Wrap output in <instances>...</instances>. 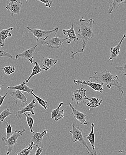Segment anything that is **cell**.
Masks as SVG:
<instances>
[{
	"mask_svg": "<svg viewBox=\"0 0 126 155\" xmlns=\"http://www.w3.org/2000/svg\"><path fill=\"white\" fill-rule=\"evenodd\" d=\"M80 28L78 30V33L79 38L82 41V48L77 52L71 51V55L70 57L74 60L75 59V55L79 53H84L87 44L95 36L94 30L93 28V26L95 22L92 18H90L88 21L83 18H80Z\"/></svg>",
	"mask_w": 126,
	"mask_h": 155,
	"instance_id": "1",
	"label": "cell"
},
{
	"mask_svg": "<svg viewBox=\"0 0 126 155\" xmlns=\"http://www.w3.org/2000/svg\"><path fill=\"white\" fill-rule=\"evenodd\" d=\"M89 78L94 79L98 83L105 85L108 89L111 88L112 86L116 87L118 89L121 97H123L124 94L123 87L118 82V77L117 75H114L109 71L104 70V71L100 72H96L94 75L89 77Z\"/></svg>",
	"mask_w": 126,
	"mask_h": 155,
	"instance_id": "2",
	"label": "cell"
},
{
	"mask_svg": "<svg viewBox=\"0 0 126 155\" xmlns=\"http://www.w3.org/2000/svg\"><path fill=\"white\" fill-rule=\"evenodd\" d=\"M72 130H70V133L72 135V141L73 142L75 143L79 141L84 147L85 148L87 152L89 155H98L97 152H93L90 149L89 146L85 140V138L84 137L83 134V130L79 126L75 127L74 124L73 123L71 125Z\"/></svg>",
	"mask_w": 126,
	"mask_h": 155,
	"instance_id": "3",
	"label": "cell"
},
{
	"mask_svg": "<svg viewBox=\"0 0 126 155\" xmlns=\"http://www.w3.org/2000/svg\"><path fill=\"white\" fill-rule=\"evenodd\" d=\"M25 130H26L25 129L23 130L18 131L17 130H15L12 136L8 139H6L5 137L2 138V140L3 144L5 146L8 147L6 155H10L11 152L13 151V149L17 142L18 139L19 137L22 136L23 133L25 132Z\"/></svg>",
	"mask_w": 126,
	"mask_h": 155,
	"instance_id": "4",
	"label": "cell"
},
{
	"mask_svg": "<svg viewBox=\"0 0 126 155\" xmlns=\"http://www.w3.org/2000/svg\"><path fill=\"white\" fill-rule=\"evenodd\" d=\"M68 40V38L63 39L61 37H57L56 36L53 37L49 35L45 39L41 41L40 43L43 45H48L49 47L54 49H58L61 47L62 43L65 41Z\"/></svg>",
	"mask_w": 126,
	"mask_h": 155,
	"instance_id": "5",
	"label": "cell"
},
{
	"mask_svg": "<svg viewBox=\"0 0 126 155\" xmlns=\"http://www.w3.org/2000/svg\"><path fill=\"white\" fill-rule=\"evenodd\" d=\"M27 29L33 34V37L37 38L36 42H38L40 39H42V40H43L50 34L54 32L58 33V27H56L54 29L51 30H41L37 28H31L29 27H27Z\"/></svg>",
	"mask_w": 126,
	"mask_h": 155,
	"instance_id": "6",
	"label": "cell"
},
{
	"mask_svg": "<svg viewBox=\"0 0 126 155\" xmlns=\"http://www.w3.org/2000/svg\"><path fill=\"white\" fill-rule=\"evenodd\" d=\"M73 83L76 85H86L91 87L92 90L95 91H99L101 93H102L103 91V85L102 84L100 83L93 82L92 79L90 81H85V80H80V79H74Z\"/></svg>",
	"mask_w": 126,
	"mask_h": 155,
	"instance_id": "7",
	"label": "cell"
},
{
	"mask_svg": "<svg viewBox=\"0 0 126 155\" xmlns=\"http://www.w3.org/2000/svg\"><path fill=\"white\" fill-rule=\"evenodd\" d=\"M86 89L82 87L74 91L73 94L72 95V101L76 103L77 104L80 103L86 104L85 100H86L87 97L86 96Z\"/></svg>",
	"mask_w": 126,
	"mask_h": 155,
	"instance_id": "8",
	"label": "cell"
},
{
	"mask_svg": "<svg viewBox=\"0 0 126 155\" xmlns=\"http://www.w3.org/2000/svg\"><path fill=\"white\" fill-rule=\"evenodd\" d=\"M22 5V2L20 1L10 0L9 4L5 7V9L10 11L11 15L13 16L15 14L19 15Z\"/></svg>",
	"mask_w": 126,
	"mask_h": 155,
	"instance_id": "9",
	"label": "cell"
},
{
	"mask_svg": "<svg viewBox=\"0 0 126 155\" xmlns=\"http://www.w3.org/2000/svg\"><path fill=\"white\" fill-rule=\"evenodd\" d=\"M37 46H38V45H36L32 47L29 49L23 51V53L17 54L16 55L15 58L16 59H17L19 58H23L28 60L32 64V65H33V56L35 54V48Z\"/></svg>",
	"mask_w": 126,
	"mask_h": 155,
	"instance_id": "10",
	"label": "cell"
},
{
	"mask_svg": "<svg viewBox=\"0 0 126 155\" xmlns=\"http://www.w3.org/2000/svg\"><path fill=\"white\" fill-rule=\"evenodd\" d=\"M36 107L35 105V101L34 100H32V101L29 104H27L26 107H23L21 110L18 111L16 113V116L18 119L21 118L22 114L26 112H30L32 115H34L35 114V112L34 111V108Z\"/></svg>",
	"mask_w": 126,
	"mask_h": 155,
	"instance_id": "11",
	"label": "cell"
},
{
	"mask_svg": "<svg viewBox=\"0 0 126 155\" xmlns=\"http://www.w3.org/2000/svg\"><path fill=\"white\" fill-rule=\"evenodd\" d=\"M69 106H70V108H71L72 111V114L74 116L75 118L80 122L81 125H82V124L87 125L88 122L86 120L85 118L86 115L85 114L82 113V112H80V111H78V110L75 109L74 107V106H73L72 104L71 103H69Z\"/></svg>",
	"mask_w": 126,
	"mask_h": 155,
	"instance_id": "12",
	"label": "cell"
},
{
	"mask_svg": "<svg viewBox=\"0 0 126 155\" xmlns=\"http://www.w3.org/2000/svg\"><path fill=\"white\" fill-rule=\"evenodd\" d=\"M63 35L68 36V40H67V44H69L73 41H77L79 40V38L76 35L75 31L74 29L73 24H72L71 27L69 29L62 30Z\"/></svg>",
	"mask_w": 126,
	"mask_h": 155,
	"instance_id": "13",
	"label": "cell"
},
{
	"mask_svg": "<svg viewBox=\"0 0 126 155\" xmlns=\"http://www.w3.org/2000/svg\"><path fill=\"white\" fill-rule=\"evenodd\" d=\"M126 38V34H124V36L122 37L121 41L119 42V43L117 45L114 47L111 48V54L110 57L109 58V60H111L114 61L115 59L117 58V57L119 56L120 54V48H121V45H122V42L124 39Z\"/></svg>",
	"mask_w": 126,
	"mask_h": 155,
	"instance_id": "14",
	"label": "cell"
},
{
	"mask_svg": "<svg viewBox=\"0 0 126 155\" xmlns=\"http://www.w3.org/2000/svg\"><path fill=\"white\" fill-rule=\"evenodd\" d=\"M11 96L16 104L21 102L28 104L27 103V98L21 91L16 90L13 91L11 94Z\"/></svg>",
	"mask_w": 126,
	"mask_h": 155,
	"instance_id": "15",
	"label": "cell"
},
{
	"mask_svg": "<svg viewBox=\"0 0 126 155\" xmlns=\"http://www.w3.org/2000/svg\"><path fill=\"white\" fill-rule=\"evenodd\" d=\"M108 2L109 4V8L108 14L110 15L113 11L117 10L120 5L126 4V0H108Z\"/></svg>",
	"mask_w": 126,
	"mask_h": 155,
	"instance_id": "16",
	"label": "cell"
},
{
	"mask_svg": "<svg viewBox=\"0 0 126 155\" xmlns=\"http://www.w3.org/2000/svg\"><path fill=\"white\" fill-rule=\"evenodd\" d=\"M63 104H64L63 102H61L56 109L52 111L51 112L52 116H51L50 121H52L54 118L56 121H58L64 117V110H60V108L62 106Z\"/></svg>",
	"mask_w": 126,
	"mask_h": 155,
	"instance_id": "17",
	"label": "cell"
},
{
	"mask_svg": "<svg viewBox=\"0 0 126 155\" xmlns=\"http://www.w3.org/2000/svg\"><path fill=\"white\" fill-rule=\"evenodd\" d=\"M14 29V28L11 27L5 29H2L0 31V47H3L5 45V40L12 36V33L10 31Z\"/></svg>",
	"mask_w": 126,
	"mask_h": 155,
	"instance_id": "18",
	"label": "cell"
},
{
	"mask_svg": "<svg viewBox=\"0 0 126 155\" xmlns=\"http://www.w3.org/2000/svg\"><path fill=\"white\" fill-rule=\"evenodd\" d=\"M58 59L51 58L47 57H44L42 61V70L47 71L51 67L55 66L57 63Z\"/></svg>",
	"mask_w": 126,
	"mask_h": 155,
	"instance_id": "19",
	"label": "cell"
},
{
	"mask_svg": "<svg viewBox=\"0 0 126 155\" xmlns=\"http://www.w3.org/2000/svg\"><path fill=\"white\" fill-rule=\"evenodd\" d=\"M48 131V130L45 129L41 133L35 132L34 133V135L31 137V141L33 143L34 146H39L41 143L44 136L46 134Z\"/></svg>",
	"mask_w": 126,
	"mask_h": 155,
	"instance_id": "20",
	"label": "cell"
},
{
	"mask_svg": "<svg viewBox=\"0 0 126 155\" xmlns=\"http://www.w3.org/2000/svg\"><path fill=\"white\" fill-rule=\"evenodd\" d=\"M26 81H24L20 84L18 85L15 86L13 87H7V89H13L16 90H19L21 91H25L27 93H28L29 94H31V93L33 92L34 90L33 89L30 88L28 86L26 85Z\"/></svg>",
	"mask_w": 126,
	"mask_h": 155,
	"instance_id": "21",
	"label": "cell"
},
{
	"mask_svg": "<svg viewBox=\"0 0 126 155\" xmlns=\"http://www.w3.org/2000/svg\"><path fill=\"white\" fill-rule=\"evenodd\" d=\"M86 100L89 101L86 104L87 106L91 108H96L99 107L103 101L102 100L96 97L88 98L87 97Z\"/></svg>",
	"mask_w": 126,
	"mask_h": 155,
	"instance_id": "22",
	"label": "cell"
},
{
	"mask_svg": "<svg viewBox=\"0 0 126 155\" xmlns=\"http://www.w3.org/2000/svg\"><path fill=\"white\" fill-rule=\"evenodd\" d=\"M94 123H92V129H91V131L90 133L88 134V135L85 136V138L86 140H88L90 142V144H91V147L92 148V150H94L95 149V133H94Z\"/></svg>",
	"mask_w": 126,
	"mask_h": 155,
	"instance_id": "23",
	"label": "cell"
},
{
	"mask_svg": "<svg viewBox=\"0 0 126 155\" xmlns=\"http://www.w3.org/2000/svg\"><path fill=\"white\" fill-rule=\"evenodd\" d=\"M33 66V69H32V72L30 75L29 77L28 78V79H25L26 83H28L31 78L34 75H37L41 73L42 71V69L41 68L40 65L38 64V62L35 61L34 62Z\"/></svg>",
	"mask_w": 126,
	"mask_h": 155,
	"instance_id": "24",
	"label": "cell"
},
{
	"mask_svg": "<svg viewBox=\"0 0 126 155\" xmlns=\"http://www.w3.org/2000/svg\"><path fill=\"white\" fill-rule=\"evenodd\" d=\"M34 145V143L31 141L29 145H26L25 148L19 152L16 153L15 155H30L31 151L33 150L32 146Z\"/></svg>",
	"mask_w": 126,
	"mask_h": 155,
	"instance_id": "25",
	"label": "cell"
},
{
	"mask_svg": "<svg viewBox=\"0 0 126 155\" xmlns=\"http://www.w3.org/2000/svg\"><path fill=\"white\" fill-rule=\"evenodd\" d=\"M23 114L26 116L27 124H28V126L29 127L30 132L31 133H34V131H33V129H32V127H33V126L34 125V119L31 117V114H27L25 113Z\"/></svg>",
	"mask_w": 126,
	"mask_h": 155,
	"instance_id": "26",
	"label": "cell"
},
{
	"mask_svg": "<svg viewBox=\"0 0 126 155\" xmlns=\"http://www.w3.org/2000/svg\"><path fill=\"white\" fill-rule=\"evenodd\" d=\"M31 95L35 98V99L37 100V102H38V104H39L40 105H41L42 107H43L44 108L45 110H47V109H48V106H47V104L48 103V102L46 101H44L43 99H42L41 98H40V97H38V96H36L35 94L33 92L31 93Z\"/></svg>",
	"mask_w": 126,
	"mask_h": 155,
	"instance_id": "27",
	"label": "cell"
},
{
	"mask_svg": "<svg viewBox=\"0 0 126 155\" xmlns=\"http://www.w3.org/2000/svg\"><path fill=\"white\" fill-rule=\"evenodd\" d=\"M12 113L10 111L9 108H6L0 114V122L4 121L5 119L7 117L12 115Z\"/></svg>",
	"mask_w": 126,
	"mask_h": 155,
	"instance_id": "28",
	"label": "cell"
},
{
	"mask_svg": "<svg viewBox=\"0 0 126 155\" xmlns=\"http://www.w3.org/2000/svg\"><path fill=\"white\" fill-rule=\"evenodd\" d=\"M2 69L3 70L5 73L6 75H11V74H12L14 73L15 72L16 68L15 67L9 66H6V67L2 68Z\"/></svg>",
	"mask_w": 126,
	"mask_h": 155,
	"instance_id": "29",
	"label": "cell"
},
{
	"mask_svg": "<svg viewBox=\"0 0 126 155\" xmlns=\"http://www.w3.org/2000/svg\"><path fill=\"white\" fill-rule=\"evenodd\" d=\"M5 123L6 124V128L5 129L6 135L5 137L6 139H8L12 136V134L14 133V131L12 130V125L11 124H8L6 122H5Z\"/></svg>",
	"mask_w": 126,
	"mask_h": 155,
	"instance_id": "30",
	"label": "cell"
},
{
	"mask_svg": "<svg viewBox=\"0 0 126 155\" xmlns=\"http://www.w3.org/2000/svg\"><path fill=\"white\" fill-rule=\"evenodd\" d=\"M115 69L118 71H120L125 76H126V61L124 62L122 66H116Z\"/></svg>",
	"mask_w": 126,
	"mask_h": 155,
	"instance_id": "31",
	"label": "cell"
},
{
	"mask_svg": "<svg viewBox=\"0 0 126 155\" xmlns=\"http://www.w3.org/2000/svg\"><path fill=\"white\" fill-rule=\"evenodd\" d=\"M37 1L44 4L46 7L49 8H51L52 4L54 2V0H37Z\"/></svg>",
	"mask_w": 126,
	"mask_h": 155,
	"instance_id": "32",
	"label": "cell"
},
{
	"mask_svg": "<svg viewBox=\"0 0 126 155\" xmlns=\"http://www.w3.org/2000/svg\"><path fill=\"white\" fill-rule=\"evenodd\" d=\"M0 57H6V58H13V56L11 54L5 52L3 50H1V49H0Z\"/></svg>",
	"mask_w": 126,
	"mask_h": 155,
	"instance_id": "33",
	"label": "cell"
},
{
	"mask_svg": "<svg viewBox=\"0 0 126 155\" xmlns=\"http://www.w3.org/2000/svg\"><path fill=\"white\" fill-rule=\"evenodd\" d=\"M36 147H37V149L34 155H41L43 150V147H40L39 146H36Z\"/></svg>",
	"mask_w": 126,
	"mask_h": 155,
	"instance_id": "34",
	"label": "cell"
},
{
	"mask_svg": "<svg viewBox=\"0 0 126 155\" xmlns=\"http://www.w3.org/2000/svg\"><path fill=\"white\" fill-rule=\"evenodd\" d=\"M8 92H7V93H5L4 96H1V95H0V108H1V106H2L3 103L6 97V96L8 95Z\"/></svg>",
	"mask_w": 126,
	"mask_h": 155,
	"instance_id": "35",
	"label": "cell"
},
{
	"mask_svg": "<svg viewBox=\"0 0 126 155\" xmlns=\"http://www.w3.org/2000/svg\"><path fill=\"white\" fill-rule=\"evenodd\" d=\"M125 153L126 154V149H123V150H119L118 152V153Z\"/></svg>",
	"mask_w": 126,
	"mask_h": 155,
	"instance_id": "36",
	"label": "cell"
},
{
	"mask_svg": "<svg viewBox=\"0 0 126 155\" xmlns=\"http://www.w3.org/2000/svg\"><path fill=\"white\" fill-rule=\"evenodd\" d=\"M4 87V85H0V91H1V89H2V87Z\"/></svg>",
	"mask_w": 126,
	"mask_h": 155,
	"instance_id": "37",
	"label": "cell"
},
{
	"mask_svg": "<svg viewBox=\"0 0 126 155\" xmlns=\"http://www.w3.org/2000/svg\"><path fill=\"white\" fill-rule=\"evenodd\" d=\"M26 1H27V2H28V0H26Z\"/></svg>",
	"mask_w": 126,
	"mask_h": 155,
	"instance_id": "38",
	"label": "cell"
},
{
	"mask_svg": "<svg viewBox=\"0 0 126 155\" xmlns=\"http://www.w3.org/2000/svg\"><path fill=\"white\" fill-rule=\"evenodd\" d=\"M125 121H126V119H125Z\"/></svg>",
	"mask_w": 126,
	"mask_h": 155,
	"instance_id": "39",
	"label": "cell"
}]
</instances>
